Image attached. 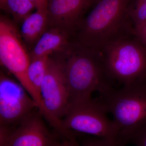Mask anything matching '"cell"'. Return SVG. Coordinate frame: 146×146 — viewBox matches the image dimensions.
Listing matches in <instances>:
<instances>
[{"mask_svg":"<svg viewBox=\"0 0 146 146\" xmlns=\"http://www.w3.org/2000/svg\"><path fill=\"white\" fill-rule=\"evenodd\" d=\"M51 56L63 67L70 94V106L90 98L94 92L100 95L114 88L100 50L89 48L73 40Z\"/></svg>","mask_w":146,"mask_h":146,"instance_id":"obj_1","label":"cell"},{"mask_svg":"<svg viewBox=\"0 0 146 146\" xmlns=\"http://www.w3.org/2000/svg\"><path fill=\"white\" fill-rule=\"evenodd\" d=\"M133 0H98L84 17L74 36L84 46L101 50L108 45L134 35L130 16Z\"/></svg>","mask_w":146,"mask_h":146,"instance_id":"obj_2","label":"cell"},{"mask_svg":"<svg viewBox=\"0 0 146 146\" xmlns=\"http://www.w3.org/2000/svg\"><path fill=\"white\" fill-rule=\"evenodd\" d=\"M98 98L113 116L117 146H125L146 125V76L120 89L112 88Z\"/></svg>","mask_w":146,"mask_h":146,"instance_id":"obj_3","label":"cell"},{"mask_svg":"<svg viewBox=\"0 0 146 146\" xmlns=\"http://www.w3.org/2000/svg\"><path fill=\"white\" fill-rule=\"evenodd\" d=\"M100 50L108 74L113 82L124 86L146 76V49L134 35Z\"/></svg>","mask_w":146,"mask_h":146,"instance_id":"obj_4","label":"cell"},{"mask_svg":"<svg viewBox=\"0 0 146 146\" xmlns=\"http://www.w3.org/2000/svg\"><path fill=\"white\" fill-rule=\"evenodd\" d=\"M108 113L98 98L91 97L71 105L61 122L65 130L103 138L117 146V128Z\"/></svg>","mask_w":146,"mask_h":146,"instance_id":"obj_5","label":"cell"},{"mask_svg":"<svg viewBox=\"0 0 146 146\" xmlns=\"http://www.w3.org/2000/svg\"><path fill=\"white\" fill-rule=\"evenodd\" d=\"M0 61L25 86L30 83L27 69L30 59L28 50L13 20L0 17Z\"/></svg>","mask_w":146,"mask_h":146,"instance_id":"obj_6","label":"cell"},{"mask_svg":"<svg viewBox=\"0 0 146 146\" xmlns=\"http://www.w3.org/2000/svg\"><path fill=\"white\" fill-rule=\"evenodd\" d=\"M34 110L13 125L0 126V146H51L55 136Z\"/></svg>","mask_w":146,"mask_h":146,"instance_id":"obj_7","label":"cell"},{"mask_svg":"<svg viewBox=\"0 0 146 146\" xmlns=\"http://www.w3.org/2000/svg\"><path fill=\"white\" fill-rule=\"evenodd\" d=\"M36 109V103L21 84L1 72L0 126L13 125Z\"/></svg>","mask_w":146,"mask_h":146,"instance_id":"obj_8","label":"cell"},{"mask_svg":"<svg viewBox=\"0 0 146 146\" xmlns=\"http://www.w3.org/2000/svg\"><path fill=\"white\" fill-rule=\"evenodd\" d=\"M40 94L46 108L54 117L61 120L70 105V94L63 67L50 55L46 74L41 84Z\"/></svg>","mask_w":146,"mask_h":146,"instance_id":"obj_9","label":"cell"},{"mask_svg":"<svg viewBox=\"0 0 146 146\" xmlns=\"http://www.w3.org/2000/svg\"><path fill=\"white\" fill-rule=\"evenodd\" d=\"M98 0H47L48 27L74 36L86 11Z\"/></svg>","mask_w":146,"mask_h":146,"instance_id":"obj_10","label":"cell"},{"mask_svg":"<svg viewBox=\"0 0 146 146\" xmlns=\"http://www.w3.org/2000/svg\"><path fill=\"white\" fill-rule=\"evenodd\" d=\"M73 40L70 33L61 29L48 27L31 50L29 51L31 60L57 52Z\"/></svg>","mask_w":146,"mask_h":146,"instance_id":"obj_11","label":"cell"},{"mask_svg":"<svg viewBox=\"0 0 146 146\" xmlns=\"http://www.w3.org/2000/svg\"><path fill=\"white\" fill-rule=\"evenodd\" d=\"M21 23L20 34L29 51L48 27L47 9H36Z\"/></svg>","mask_w":146,"mask_h":146,"instance_id":"obj_12","label":"cell"},{"mask_svg":"<svg viewBox=\"0 0 146 146\" xmlns=\"http://www.w3.org/2000/svg\"><path fill=\"white\" fill-rule=\"evenodd\" d=\"M50 57V56L46 55L31 60L28 68L29 78L40 94V86L46 72Z\"/></svg>","mask_w":146,"mask_h":146,"instance_id":"obj_13","label":"cell"},{"mask_svg":"<svg viewBox=\"0 0 146 146\" xmlns=\"http://www.w3.org/2000/svg\"><path fill=\"white\" fill-rule=\"evenodd\" d=\"M35 8L34 5L30 0H6L1 9L11 14L15 23H21Z\"/></svg>","mask_w":146,"mask_h":146,"instance_id":"obj_14","label":"cell"},{"mask_svg":"<svg viewBox=\"0 0 146 146\" xmlns=\"http://www.w3.org/2000/svg\"><path fill=\"white\" fill-rule=\"evenodd\" d=\"M54 139L51 146H80L77 140L76 133L68 130L66 132H59L54 130Z\"/></svg>","mask_w":146,"mask_h":146,"instance_id":"obj_15","label":"cell"},{"mask_svg":"<svg viewBox=\"0 0 146 146\" xmlns=\"http://www.w3.org/2000/svg\"><path fill=\"white\" fill-rule=\"evenodd\" d=\"M129 13L134 27L143 24L146 22V2L137 6H132Z\"/></svg>","mask_w":146,"mask_h":146,"instance_id":"obj_16","label":"cell"},{"mask_svg":"<svg viewBox=\"0 0 146 146\" xmlns=\"http://www.w3.org/2000/svg\"><path fill=\"white\" fill-rule=\"evenodd\" d=\"M80 145V146H116L103 138L91 136L82 138Z\"/></svg>","mask_w":146,"mask_h":146,"instance_id":"obj_17","label":"cell"},{"mask_svg":"<svg viewBox=\"0 0 146 146\" xmlns=\"http://www.w3.org/2000/svg\"><path fill=\"white\" fill-rule=\"evenodd\" d=\"M130 143H132L136 146H146V125L134 135Z\"/></svg>","mask_w":146,"mask_h":146,"instance_id":"obj_18","label":"cell"},{"mask_svg":"<svg viewBox=\"0 0 146 146\" xmlns=\"http://www.w3.org/2000/svg\"><path fill=\"white\" fill-rule=\"evenodd\" d=\"M134 35L146 49V22L141 25L134 27Z\"/></svg>","mask_w":146,"mask_h":146,"instance_id":"obj_19","label":"cell"},{"mask_svg":"<svg viewBox=\"0 0 146 146\" xmlns=\"http://www.w3.org/2000/svg\"><path fill=\"white\" fill-rule=\"evenodd\" d=\"M35 6L36 9H47V0H30Z\"/></svg>","mask_w":146,"mask_h":146,"instance_id":"obj_20","label":"cell"},{"mask_svg":"<svg viewBox=\"0 0 146 146\" xmlns=\"http://www.w3.org/2000/svg\"><path fill=\"white\" fill-rule=\"evenodd\" d=\"M146 2V0H136L133 3V7L137 6L143 3Z\"/></svg>","mask_w":146,"mask_h":146,"instance_id":"obj_21","label":"cell"},{"mask_svg":"<svg viewBox=\"0 0 146 146\" xmlns=\"http://www.w3.org/2000/svg\"><path fill=\"white\" fill-rule=\"evenodd\" d=\"M5 1L6 0H0V7H1V8L3 7Z\"/></svg>","mask_w":146,"mask_h":146,"instance_id":"obj_22","label":"cell"}]
</instances>
